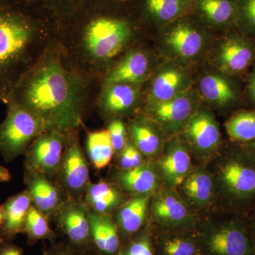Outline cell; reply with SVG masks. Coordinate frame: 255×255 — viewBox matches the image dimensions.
<instances>
[{
    "label": "cell",
    "mask_w": 255,
    "mask_h": 255,
    "mask_svg": "<svg viewBox=\"0 0 255 255\" xmlns=\"http://www.w3.org/2000/svg\"><path fill=\"white\" fill-rule=\"evenodd\" d=\"M143 20L138 0H79L57 17L55 40L73 68L101 85L135 46Z\"/></svg>",
    "instance_id": "obj_1"
},
{
    "label": "cell",
    "mask_w": 255,
    "mask_h": 255,
    "mask_svg": "<svg viewBox=\"0 0 255 255\" xmlns=\"http://www.w3.org/2000/svg\"><path fill=\"white\" fill-rule=\"evenodd\" d=\"M93 85L73 68L55 38L10 100L37 116L47 130L71 131L83 124Z\"/></svg>",
    "instance_id": "obj_2"
},
{
    "label": "cell",
    "mask_w": 255,
    "mask_h": 255,
    "mask_svg": "<svg viewBox=\"0 0 255 255\" xmlns=\"http://www.w3.org/2000/svg\"><path fill=\"white\" fill-rule=\"evenodd\" d=\"M56 26L57 16L32 0H0V100L5 105L54 41Z\"/></svg>",
    "instance_id": "obj_3"
},
{
    "label": "cell",
    "mask_w": 255,
    "mask_h": 255,
    "mask_svg": "<svg viewBox=\"0 0 255 255\" xmlns=\"http://www.w3.org/2000/svg\"><path fill=\"white\" fill-rule=\"evenodd\" d=\"M6 118L0 124V153L6 162L25 155L28 147L46 127L27 109L10 100Z\"/></svg>",
    "instance_id": "obj_4"
},
{
    "label": "cell",
    "mask_w": 255,
    "mask_h": 255,
    "mask_svg": "<svg viewBox=\"0 0 255 255\" xmlns=\"http://www.w3.org/2000/svg\"><path fill=\"white\" fill-rule=\"evenodd\" d=\"M202 255H255L247 220L234 218L199 236Z\"/></svg>",
    "instance_id": "obj_5"
},
{
    "label": "cell",
    "mask_w": 255,
    "mask_h": 255,
    "mask_svg": "<svg viewBox=\"0 0 255 255\" xmlns=\"http://www.w3.org/2000/svg\"><path fill=\"white\" fill-rule=\"evenodd\" d=\"M79 130L67 132L66 143L57 174L56 184L70 199H77L90 183L88 162L79 140Z\"/></svg>",
    "instance_id": "obj_6"
},
{
    "label": "cell",
    "mask_w": 255,
    "mask_h": 255,
    "mask_svg": "<svg viewBox=\"0 0 255 255\" xmlns=\"http://www.w3.org/2000/svg\"><path fill=\"white\" fill-rule=\"evenodd\" d=\"M240 147L228 156L220 169L224 190L238 205L255 199V163Z\"/></svg>",
    "instance_id": "obj_7"
},
{
    "label": "cell",
    "mask_w": 255,
    "mask_h": 255,
    "mask_svg": "<svg viewBox=\"0 0 255 255\" xmlns=\"http://www.w3.org/2000/svg\"><path fill=\"white\" fill-rule=\"evenodd\" d=\"M67 132L46 130L33 140L25 156V169L44 176L56 177L66 143Z\"/></svg>",
    "instance_id": "obj_8"
},
{
    "label": "cell",
    "mask_w": 255,
    "mask_h": 255,
    "mask_svg": "<svg viewBox=\"0 0 255 255\" xmlns=\"http://www.w3.org/2000/svg\"><path fill=\"white\" fill-rule=\"evenodd\" d=\"M90 213L85 202L68 198L55 214L58 228L68 240L69 246L93 252Z\"/></svg>",
    "instance_id": "obj_9"
},
{
    "label": "cell",
    "mask_w": 255,
    "mask_h": 255,
    "mask_svg": "<svg viewBox=\"0 0 255 255\" xmlns=\"http://www.w3.org/2000/svg\"><path fill=\"white\" fill-rule=\"evenodd\" d=\"M164 42L174 55L189 59L200 54L206 45V36L199 23L182 17L168 24Z\"/></svg>",
    "instance_id": "obj_10"
},
{
    "label": "cell",
    "mask_w": 255,
    "mask_h": 255,
    "mask_svg": "<svg viewBox=\"0 0 255 255\" xmlns=\"http://www.w3.org/2000/svg\"><path fill=\"white\" fill-rule=\"evenodd\" d=\"M140 98L141 85L112 84L101 87L97 106L103 117L107 119H117V117L131 114L136 110Z\"/></svg>",
    "instance_id": "obj_11"
},
{
    "label": "cell",
    "mask_w": 255,
    "mask_h": 255,
    "mask_svg": "<svg viewBox=\"0 0 255 255\" xmlns=\"http://www.w3.org/2000/svg\"><path fill=\"white\" fill-rule=\"evenodd\" d=\"M195 112L196 101L189 91L165 102L149 106L151 118L169 133L187 127Z\"/></svg>",
    "instance_id": "obj_12"
},
{
    "label": "cell",
    "mask_w": 255,
    "mask_h": 255,
    "mask_svg": "<svg viewBox=\"0 0 255 255\" xmlns=\"http://www.w3.org/2000/svg\"><path fill=\"white\" fill-rule=\"evenodd\" d=\"M150 57L144 48L134 46L122 56L101 82V87L116 83L141 85L150 74Z\"/></svg>",
    "instance_id": "obj_13"
},
{
    "label": "cell",
    "mask_w": 255,
    "mask_h": 255,
    "mask_svg": "<svg viewBox=\"0 0 255 255\" xmlns=\"http://www.w3.org/2000/svg\"><path fill=\"white\" fill-rule=\"evenodd\" d=\"M255 60V46L246 36L233 34L221 43L217 55L218 68L226 75H239Z\"/></svg>",
    "instance_id": "obj_14"
},
{
    "label": "cell",
    "mask_w": 255,
    "mask_h": 255,
    "mask_svg": "<svg viewBox=\"0 0 255 255\" xmlns=\"http://www.w3.org/2000/svg\"><path fill=\"white\" fill-rule=\"evenodd\" d=\"M152 213L156 222L171 231L190 227L193 223L184 201L170 191H162L155 196Z\"/></svg>",
    "instance_id": "obj_15"
},
{
    "label": "cell",
    "mask_w": 255,
    "mask_h": 255,
    "mask_svg": "<svg viewBox=\"0 0 255 255\" xmlns=\"http://www.w3.org/2000/svg\"><path fill=\"white\" fill-rule=\"evenodd\" d=\"M24 181L32 204L47 218L56 214L65 201L64 193L56 183L41 174L25 169Z\"/></svg>",
    "instance_id": "obj_16"
},
{
    "label": "cell",
    "mask_w": 255,
    "mask_h": 255,
    "mask_svg": "<svg viewBox=\"0 0 255 255\" xmlns=\"http://www.w3.org/2000/svg\"><path fill=\"white\" fill-rule=\"evenodd\" d=\"M186 128V134L194 147L202 153L216 150L221 141L219 124L211 112L196 110Z\"/></svg>",
    "instance_id": "obj_17"
},
{
    "label": "cell",
    "mask_w": 255,
    "mask_h": 255,
    "mask_svg": "<svg viewBox=\"0 0 255 255\" xmlns=\"http://www.w3.org/2000/svg\"><path fill=\"white\" fill-rule=\"evenodd\" d=\"M92 251L97 255H119L123 243L110 215L90 213Z\"/></svg>",
    "instance_id": "obj_18"
},
{
    "label": "cell",
    "mask_w": 255,
    "mask_h": 255,
    "mask_svg": "<svg viewBox=\"0 0 255 255\" xmlns=\"http://www.w3.org/2000/svg\"><path fill=\"white\" fill-rule=\"evenodd\" d=\"M190 77L177 67H169L157 74L151 84L149 104L159 103L171 100L189 91Z\"/></svg>",
    "instance_id": "obj_19"
},
{
    "label": "cell",
    "mask_w": 255,
    "mask_h": 255,
    "mask_svg": "<svg viewBox=\"0 0 255 255\" xmlns=\"http://www.w3.org/2000/svg\"><path fill=\"white\" fill-rule=\"evenodd\" d=\"M194 0H138L145 21L156 25H168L190 11Z\"/></svg>",
    "instance_id": "obj_20"
},
{
    "label": "cell",
    "mask_w": 255,
    "mask_h": 255,
    "mask_svg": "<svg viewBox=\"0 0 255 255\" xmlns=\"http://www.w3.org/2000/svg\"><path fill=\"white\" fill-rule=\"evenodd\" d=\"M31 206V196L27 189L9 198L1 206L4 213L1 236L4 241H12L17 235L24 232L25 223Z\"/></svg>",
    "instance_id": "obj_21"
},
{
    "label": "cell",
    "mask_w": 255,
    "mask_h": 255,
    "mask_svg": "<svg viewBox=\"0 0 255 255\" xmlns=\"http://www.w3.org/2000/svg\"><path fill=\"white\" fill-rule=\"evenodd\" d=\"M160 165L169 186L181 185L191 169V157L185 144L179 140H172L166 149Z\"/></svg>",
    "instance_id": "obj_22"
},
{
    "label": "cell",
    "mask_w": 255,
    "mask_h": 255,
    "mask_svg": "<svg viewBox=\"0 0 255 255\" xmlns=\"http://www.w3.org/2000/svg\"><path fill=\"white\" fill-rule=\"evenodd\" d=\"M150 194L135 195L121 206L117 223L123 246L130 238L140 232L145 223Z\"/></svg>",
    "instance_id": "obj_23"
},
{
    "label": "cell",
    "mask_w": 255,
    "mask_h": 255,
    "mask_svg": "<svg viewBox=\"0 0 255 255\" xmlns=\"http://www.w3.org/2000/svg\"><path fill=\"white\" fill-rule=\"evenodd\" d=\"M122 191L112 183L101 180L89 183L85 192V203L92 212L110 215L123 204Z\"/></svg>",
    "instance_id": "obj_24"
},
{
    "label": "cell",
    "mask_w": 255,
    "mask_h": 255,
    "mask_svg": "<svg viewBox=\"0 0 255 255\" xmlns=\"http://www.w3.org/2000/svg\"><path fill=\"white\" fill-rule=\"evenodd\" d=\"M153 242L156 255H202L199 236L167 233Z\"/></svg>",
    "instance_id": "obj_25"
},
{
    "label": "cell",
    "mask_w": 255,
    "mask_h": 255,
    "mask_svg": "<svg viewBox=\"0 0 255 255\" xmlns=\"http://www.w3.org/2000/svg\"><path fill=\"white\" fill-rule=\"evenodd\" d=\"M199 90L202 97L218 107H226L237 100L236 87L232 82L219 74H209L201 79Z\"/></svg>",
    "instance_id": "obj_26"
},
{
    "label": "cell",
    "mask_w": 255,
    "mask_h": 255,
    "mask_svg": "<svg viewBox=\"0 0 255 255\" xmlns=\"http://www.w3.org/2000/svg\"><path fill=\"white\" fill-rule=\"evenodd\" d=\"M117 179L122 189L134 195L150 194L157 187V174L147 164H142L130 170L122 171Z\"/></svg>",
    "instance_id": "obj_27"
},
{
    "label": "cell",
    "mask_w": 255,
    "mask_h": 255,
    "mask_svg": "<svg viewBox=\"0 0 255 255\" xmlns=\"http://www.w3.org/2000/svg\"><path fill=\"white\" fill-rule=\"evenodd\" d=\"M86 147L90 162L98 170L110 164L115 152L107 129L87 132Z\"/></svg>",
    "instance_id": "obj_28"
},
{
    "label": "cell",
    "mask_w": 255,
    "mask_h": 255,
    "mask_svg": "<svg viewBox=\"0 0 255 255\" xmlns=\"http://www.w3.org/2000/svg\"><path fill=\"white\" fill-rule=\"evenodd\" d=\"M195 4L203 18L211 24L226 26L236 23L234 0H196Z\"/></svg>",
    "instance_id": "obj_29"
},
{
    "label": "cell",
    "mask_w": 255,
    "mask_h": 255,
    "mask_svg": "<svg viewBox=\"0 0 255 255\" xmlns=\"http://www.w3.org/2000/svg\"><path fill=\"white\" fill-rule=\"evenodd\" d=\"M182 184L183 191L196 205L205 206L212 198V178L206 169L199 168L190 172Z\"/></svg>",
    "instance_id": "obj_30"
},
{
    "label": "cell",
    "mask_w": 255,
    "mask_h": 255,
    "mask_svg": "<svg viewBox=\"0 0 255 255\" xmlns=\"http://www.w3.org/2000/svg\"><path fill=\"white\" fill-rule=\"evenodd\" d=\"M132 142L142 155H155L158 152L161 139L158 132L147 121L140 118L132 120L128 124Z\"/></svg>",
    "instance_id": "obj_31"
},
{
    "label": "cell",
    "mask_w": 255,
    "mask_h": 255,
    "mask_svg": "<svg viewBox=\"0 0 255 255\" xmlns=\"http://www.w3.org/2000/svg\"><path fill=\"white\" fill-rule=\"evenodd\" d=\"M23 233H26L27 243L31 246L41 241L54 243L57 238L56 233L50 228L48 218L33 205L28 211Z\"/></svg>",
    "instance_id": "obj_32"
},
{
    "label": "cell",
    "mask_w": 255,
    "mask_h": 255,
    "mask_svg": "<svg viewBox=\"0 0 255 255\" xmlns=\"http://www.w3.org/2000/svg\"><path fill=\"white\" fill-rule=\"evenodd\" d=\"M226 128L232 140L242 144L255 140V110L235 114L226 122Z\"/></svg>",
    "instance_id": "obj_33"
},
{
    "label": "cell",
    "mask_w": 255,
    "mask_h": 255,
    "mask_svg": "<svg viewBox=\"0 0 255 255\" xmlns=\"http://www.w3.org/2000/svg\"><path fill=\"white\" fill-rule=\"evenodd\" d=\"M236 24L245 34L255 36V0H234Z\"/></svg>",
    "instance_id": "obj_34"
},
{
    "label": "cell",
    "mask_w": 255,
    "mask_h": 255,
    "mask_svg": "<svg viewBox=\"0 0 255 255\" xmlns=\"http://www.w3.org/2000/svg\"><path fill=\"white\" fill-rule=\"evenodd\" d=\"M119 255H156L150 233L142 231L136 233L124 243Z\"/></svg>",
    "instance_id": "obj_35"
},
{
    "label": "cell",
    "mask_w": 255,
    "mask_h": 255,
    "mask_svg": "<svg viewBox=\"0 0 255 255\" xmlns=\"http://www.w3.org/2000/svg\"><path fill=\"white\" fill-rule=\"evenodd\" d=\"M142 164H143L142 152L133 142L128 141L124 150L120 152L119 157V165L122 171L136 168Z\"/></svg>",
    "instance_id": "obj_36"
},
{
    "label": "cell",
    "mask_w": 255,
    "mask_h": 255,
    "mask_svg": "<svg viewBox=\"0 0 255 255\" xmlns=\"http://www.w3.org/2000/svg\"><path fill=\"white\" fill-rule=\"evenodd\" d=\"M107 130L110 132L114 152L120 153L128 141L127 128L125 124L121 119H112L109 123Z\"/></svg>",
    "instance_id": "obj_37"
},
{
    "label": "cell",
    "mask_w": 255,
    "mask_h": 255,
    "mask_svg": "<svg viewBox=\"0 0 255 255\" xmlns=\"http://www.w3.org/2000/svg\"><path fill=\"white\" fill-rule=\"evenodd\" d=\"M49 10L55 16H60L70 9L79 0H32Z\"/></svg>",
    "instance_id": "obj_38"
},
{
    "label": "cell",
    "mask_w": 255,
    "mask_h": 255,
    "mask_svg": "<svg viewBox=\"0 0 255 255\" xmlns=\"http://www.w3.org/2000/svg\"><path fill=\"white\" fill-rule=\"evenodd\" d=\"M43 255H97L92 251L76 249L69 245H55L43 251Z\"/></svg>",
    "instance_id": "obj_39"
},
{
    "label": "cell",
    "mask_w": 255,
    "mask_h": 255,
    "mask_svg": "<svg viewBox=\"0 0 255 255\" xmlns=\"http://www.w3.org/2000/svg\"><path fill=\"white\" fill-rule=\"evenodd\" d=\"M0 255H24L22 248L11 241H0Z\"/></svg>",
    "instance_id": "obj_40"
},
{
    "label": "cell",
    "mask_w": 255,
    "mask_h": 255,
    "mask_svg": "<svg viewBox=\"0 0 255 255\" xmlns=\"http://www.w3.org/2000/svg\"><path fill=\"white\" fill-rule=\"evenodd\" d=\"M248 95L252 104L255 107V69L252 72L248 80Z\"/></svg>",
    "instance_id": "obj_41"
},
{
    "label": "cell",
    "mask_w": 255,
    "mask_h": 255,
    "mask_svg": "<svg viewBox=\"0 0 255 255\" xmlns=\"http://www.w3.org/2000/svg\"><path fill=\"white\" fill-rule=\"evenodd\" d=\"M241 147L247 155L250 157L255 163V140L253 141L241 144Z\"/></svg>",
    "instance_id": "obj_42"
},
{
    "label": "cell",
    "mask_w": 255,
    "mask_h": 255,
    "mask_svg": "<svg viewBox=\"0 0 255 255\" xmlns=\"http://www.w3.org/2000/svg\"><path fill=\"white\" fill-rule=\"evenodd\" d=\"M247 224H248V233H249L252 246L255 255V214L252 219L247 221Z\"/></svg>",
    "instance_id": "obj_43"
},
{
    "label": "cell",
    "mask_w": 255,
    "mask_h": 255,
    "mask_svg": "<svg viewBox=\"0 0 255 255\" xmlns=\"http://www.w3.org/2000/svg\"><path fill=\"white\" fill-rule=\"evenodd\" d=\"M11 179V175L9 169L0 165V182H8Z\"/></svg>",
    "instance_id": "obj_44"
},
{
    "label": "cell",
    "mask_w": 255,
    "mask_h": 255,
    "mask_svg": "<svg viewBox=\"0 0 255 255\" xmlns=\"http://www.w3.org/2000/svg\"><path fill=\"white\" fill-rule=\"evenodd\" d=\"M3 223H4V213H3L1 206H0V241H4L1 236V230H2Z\"/></svg>",
    "instance_id": "obj_45"
}]
</instances>
